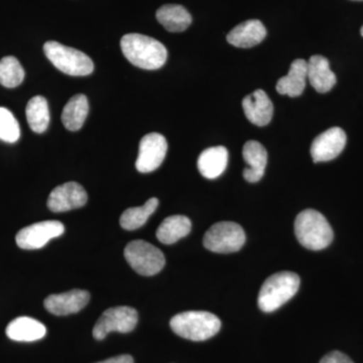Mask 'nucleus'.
I'll list each match as a JSON object with an SVG mask.
<instances>
[{"mask_svg": "<svg viewBox=\"0 0 363 363\" xmlns=\"http://www.w3.org/2000/svg\"><path fill=\"white\" fill-rule=\"evenodd\" d=\"M243 111L250 123L257 126H266L271 123L274 105L264 90H255L242 100Z\"/></svg>", "mask_w": 363, "mask_h": 363, "instance_id": "obj_14", "label": "nucleus"}, {"mask_svg": "<svg viewBox=\"0 0 363 363\" xmlns=\"http://www.w3.org/2000/svg\"><path fill=\"white\" fill-rule=\"evenodd\" d=\"M245 230L235 222L222 221L210 227L203 238L204 247L210 252L231 253L245 245Z\"/></svg>", "mask_w": 363, "mask_h": 363, "instance_id": "obj_7", "label": "nucleus"}, {"mask_svg": "<svg viewBox=\"0 0 363 363\" xmlns=\"http://www.w3.org/2000/svg\"><path fill=\"white\" fill-rule=\"evenodd\" d=\"M25 70L14 57H4L0 61V84L6 88H16L23 83Z\"/></svg>", "mask_w": 363, "mask_h": 363, "instance_id": "obj_26", "label": "nucleus"}, {"mask_svg": "<svg viewBox=\"0 0 363 363\" xmlns=\"http://www.w3.org/2000/svg\"><path fill=\"white\" fill-rule=\"evenodd\" d=\"M87 200L85 189L76 182H69L52 191L47 204L51 211L60 213L83 207Z\"/></svg>", "mask_w": 363, "mask_h": 363, "instance_id": "obj_11", "label": "nucleus"}, {"mask_svg": "<svg viewBox=\"0 0 363 363\" xmlns=\"http://www.w3.org/2000/svg\"><path fill=\"white\" fill-rule=\"evenodd\" d=\"M319 363H354L347 355L340 352V351H332L328 354L325 355Z\"/></svg>", "mask_w": 363, "mask_h": 363, "instance_id": "obj_28", "label": "nucleus"}, {"mask_svg": "<svg viewBox=\"0 0 363 363\" xmlns=\"http://www.w3.org/2000/svg\"><path fill=\"white\" fill-rule=\"evenodd\" d=\"M89 111V104L85 95H75L69 100L62 112V123L68 130L77 131L82 128Z\"/></svg>", "mask_w": 363, "mask_h": 363, "instance_id": "obj_23", "label": "nucleus"}, {"mask_svg": "<svg viewBox=\"0 0 363 363\" xmlns=\"http://www.w3.org/2000/svg\"><path fill=\"white\" fill-rule=\"evenodd\" d=\"M157 206L159 200L157 198H150L143 206L126 209L121 215L119 223L125 230H135L147 221L150 215L156 211Z\"/></svg>", "mask_w": 363, "mask_h": 363, "instance_id": "obj_25", "label": "nucleus"}, {"mask_svg": "<svg viewBox=\"0 0 363 363\" xmlns=\"http://www.w3.org/2000/svg\"><path fill=\"white\" fill-rule=\"evenodd\" d=\"M169 326L182 338L204 341L218 333L221 328V321L212 313L188 311L172 318Z\"/></svg>", "mask_w": 363, "mask_h": 363, "instance_id": "obj_4", "label": "nucleus"}, {"mask_svg": "<svg viewBox=\"0 0 363 363\" xmlns=\"http://www.w3.org/2000/svg\"><path fill=\"white\" fill-rule=\"evenodd\" d=\"M44 52L52 65L67 75L87 76L94 70V64L87 55L55 40L45 43Z\"/></svg>", "mask_w": 363, "mask_h": 363, "instance_id": "obj_5", "label": "nucleus"}, {"mask_svg": "<svg viewBox=\"0 0 363 363\" xmlns=\"http://www.w3.org/2000/svg\"><path fill=\"white\" fill-rule=\"evenodd\" d=\"M300 288V278L291 272L272 274L260 288L257 304L262 312L276 311L291 300Z\"/></svg>", "mask_w": 363, "mask_h": 363, "instance_id": "obj_3", "label": "nucleus"}, {"mask_svg": "<svg viewBox=\"0 0 363 363\" xmlns=\"http://www.w3.org/2000/svg\"><path fill=\"white\" fill-rule=\"evenodd\" d=\"M21 136L20 124L9 109L0 107V140L4 142L16 143Z\"/></svg>", "mask_w": 363, "mask_h": 363, "instance_id": "obj_27", "label": "nucleus"}, {"mask_svg": "<svg viewBox=\"0 0 363 363\" xmlns=\"http://www.w3.org/2000/svg\"><path fill=\"white\" fill-rule=\"evenodd\" d=\"M157 20L168 32L181 33L192 23V16L187 9L178 4H166L157 9Z\"/></svg>", "mask_w": 363, "mask_h": 363, "instance_id": "obj_21", "label": "nucleus"}, {"mask_svg": "<svg viewBox=\"0 0 363 363\" xmlns=\"http://www.w3.org/2000/svg\"><path fill=\"white\" fill-rule=\"evenodd\" d=\"M357 1H362V0H357Z\"/></svg>", "mask_w": 363, "mask_h": 363, "instance_id": "obj_31", "label": "nucleus"}, {"mask_svg": "<svg viewBox=\"0 0 363 363\" xmlns=\"http://www.w3.org/2000/svg\"><path fill=\"white\" fill-rule=\"evenodd\" d=\"M192 223L188 217L174 215L167 217L157 230V238L164 245H173L190 233Z\"/></svg>", "mask_w": 363, "mask_h": 363, "instance_id": "obj_22", "label": "nucleus"}, {"mask_svg": "<svg viewBox=\"0 0 363 363\" xmlns=\"http://www.w3.org/2000/svg\"><path fill=\"white\" fill-rule=\"evenodd\" d=\"M97 363H135L133 358L130 355H118V357L109 358V359L104 360Z\"/></svg>", "mask_w": 363, "mask_h": 363, "instance_id": "obj_29", "label": "nucleus"}, {"mask_svg": "<svg viewBox=\"0 0 363 363\" xmlns=\"http://www.w3.org/2000/svg\"><path fill=\"white\" fill-rule=\"evenodd\" d=\"M90 300V294L84 290H72L69 292L49 296L45 298V310L56 316H66L80 312Z\"/></svg>", "mask_w": 363, "mask_h": 363, "instance_id": "obj_13", "label": "nucleus"}, {"mask_svg": "<svg viewBox=\"0 0 363 363\" xmlns=\"http://www.w3.org/2000/svg\"><path fill=\"white\" fill-rule=\"evenodd\" d=\"M47 334L45 325L30 317H18L6 327L7 337L18 342H33L44 338Z\"/></svg>", "mask_w": 363, "mask_h": 363, "instance_id": "obj_17", "label": "nucleus"}, {"mask_svg": "<svg viewBox=\"0 0 363 363\" xmlns=\"http://www.w3.org/2000/svg\"><path fill=\"white\" fill-rule=\"evenodd\" d=\"M345 131L340 128H331L317 136L311 145L314 162H329L342 152L346 145Z\"/></svg>", "mask_w": 363, "mask_h": 363, "instance_id": "obj_12", "label": "nucleus"}, {"mask_svg": "<svg viewBox=\"0 0 363 363\" xmlns=\"http://www.w3.org/2000/svg\"><path fill=\"white\" fill-rule=\"evenodd\" d=\"M228 164V150L224 147H213L203 150L198 159V169L207 179H216L225 171Z\"/></svg>", "mask_w": 363, "mask_h": 363, "instance_id": "obj_20", "label": "nucleus"}, {"mask_svg": "<svg viewBox=\"0 0 363 363\" xmlns=\"http://www.w3.org/2000/svg\"><path fill=\"white\" fill-rule=\"evenodd\" d=\"M138 312L128 306L111 308L101 315L93 328V337L102 340L111 332L130 333L138 324Z\"/></svg>", "mask_w": 363, "mask_h": 363, "instance_id": "obj_8", "label": "nucleus"}, {"mask_svg": "<svg viewBox=\"0 0 363 363\" xmlns=\"http://www.w3.org/2000/svg\"><path fill=\"white\" fill-rule=\"evenodd\" d=\"M168 150V143L164 135L152 133L143 136L140 143L135 168L140 173L156 171L164 162Z\"/></svg>", "mask_w": 363, "mask_h": 363, "instance_id": "obj_10", "label": "nucleus"}, {"mask_svg": "<svg viewBox=\"0 0 363 363\" xmlns=\"http://www.w3.org/2000/svg\"><path fill=\"white\" fill-rule=\"evenodd\" d=\"M296 238L303 247L321 250L331 245L333 230L323 215L314 209H306L295 221Z\"/></svg>", "mask_w": 363, "mask_h": 363, "instance_id": "obj_2", "label": "nucleus"}, {"mask_svg": "<svg viewBox=\"0 0 363 363\" xmlns=\"http://www.w3.org/2000/svg\"><path fill=\"white\" fill-rule=\"evenodd\" d=\"M242 156L248 164L243 171V177L250 183H257L264 175L267 164V152L264 145L255 140L245 143Z\"/></svg>", "mask_w": 363, "mask_h": 363, "instance_id": "obj_16", "label": "nucleus"}, {"mask_svg": "<svg viewBox=\"0 0 363 363\" xmlns=\"http://www.w3.org/2000/svg\"><path fill=\"white\" fill-rule=\"evenodd\" d=\"M360 33H362V37H363V26H362V30H360Z\"/></svg>", "mask_w": 363, "mask_h": 363, "instance_id": "obj_30", "label": "nucleus"}, {"mask_svg": "<svg viewBox=\"0 0 363 363\" xmlns=\"http://www.w3.org/2000/svg\"><path fill=\"white\" fill-rule=\"evenodd\" d=\"M26 114L28 125L33 131L43 133L47 130L50 123V111L45 97H33L26 105Z\"/></svg>", "mask_w": 363, "mask_h": 363, "instance_id": "obj_24", "label": "nucleus"}, {"mask_svg": "<svg viewBox=\"0 0 363 363\" xmlns=\"http://www.w3.org/2000/svg\"><path fill=\"white\" fill-rule=\"evenodd\" d=\"M65 231V226L59 221L38 222L21 229L16 234V245L23 250H39L52 238H59Z\"/></svg>", "mask_w": 363, "mask_h": 363, "instance_id": "obj_9", "label": "nucleus"}, {"mask_svg": "<svg viewBox=\"0 0 363 363\" xmlns=\"http://www.w3.org/2000/svg\"><path fill=\"white\" fill-rule=\"evenodd\" d=\"M308 79L317 92L326 93L336 84V76L331 71L329 61L325 57L315 55L307 62Z\"/></svg>", "mask_w": 363, "mask_h": 363, "instance_id": "obj_18", "label": "nucleus"}, {"mask_svg": "<svg viewBox=\"0 0 363 363\" xmlns=\"http://www.w3.org/2000/svg\"><path fill=\"white\" fill-rule=\"evenodd\" d=\"M124 57L145 70H157L166 63L168 51L159 40L140 33H128L121 40Z\"/></svg>", "mask_w": 363, "mask_h": 363, "instance_id": "obj_1", "label": "nucleus"}, {"mask_svg": "<svg viewBox=\"0 0 363 363\" xmlns=\"http://www.w3.org/2000/svg\"><path fill=\"white\" fill-rule=\"evenodd\" d=\"M267 35V30L262 21L250 20L236 26L227 35V42L238 48H252L260 44Z\"/></svg>", "mask_w": 363, "mask_h": 363, "instance_id": "obj_15", "label": "nucleus"}, {"mask_svg": "<svg viewBox=\"0 0 363 363\" xmlns=\"http://www.w3.org/2000/svg\"><path fill=\"white\" fill-rule=\"evenodd\" d=\"M124 257L133 271L142 276H155L164 269V253L145 240H133L124 250Z\"/></svg>", "mask_w": 363, "mask_h": 363, "instance_id": "obj_6", "label": "nucleus"}, {"mask_svg": "<svg viewBox=\"0 0 363 363\" xmlns=\"http://www.w3.org/2000/svg\"><path fill=\"white\" fill-rule=\"evenodd\" d=\"M308 78L307 62L297 59L291 64L290 71L285 77L279 79L277 83L279 94L298 97L305 90L306 80Z\"/></svg>", "mask_w": 363, "mask_h": 363, "instance_id": "obj_19", "label": "nucleus"}]
</instances>
